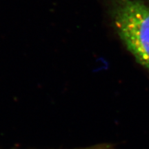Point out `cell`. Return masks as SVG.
Segmentation results:
<instances>
[{
    "instance_id": "obj_2",
    "label": "cell",
    "mask_w": 149,
    "mask_h": 149,
    "mask_svg": "<svg viewBox=\"0 0 149 149\" xmlns=\"http://www.w3.org/2000/svg\"><path fill=\"white\" fill-rule=\"evenodd\" d=\"M76 149H115V148L114 145L110 143H103V144L93 145V146Z\"/></svg>"
},
{
    "instance_id": "obj_1",
    "label": "cell",
    "mask_w": 149,
    "mask_h": 149,
    "mask_svg": "<svg viewBox=\"0 0 149 149\" xmlns=\"http://www.w3.org/2000/svg\"><path fill=\"white\" fill-rule=\"evenodd\" d=\"M117 35L149 72V3L145 0H107Z\"/></svg>"
}]
</instances>
